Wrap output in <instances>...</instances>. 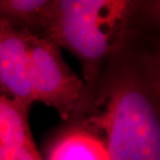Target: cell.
<instances>
[{"mask_svg":"<svg viewBox=\"0 0 160 160\" xmlns=\"http://www.w3.org/2000/svg\"><path fill=\"white\" fill-rule=\"evenodd\" d=\"M150 23L131 27L111 51L81 117L110 160H160V55Z\"/></svg>","mask_w":160,"mask_h":160,"instance_id":"obj_1","label":"cell"},{"mask_svg":"<svg viewBox=\"0 0 160 160\" xmlns=\"http://www.w3.org/2000/svg\"><path fill=\"white\" fill-rule=\"evenodd\" d=\"M27 33L0 21V92L29 109L33 100L29 82Z\"/></svg>","mask_w":160,"mask_h":160,"instance_id":"obj_4","label":"cell"},{"mask_svg":"<svg viewBox=\"0 0 160 160\" xmlns=\"http://www.w3.org/2000/svg\"><path fill=\"white\" fill-rule=\"evenodd\" d=\"M44 160H110L102 136L81 119L56 130L45 147Z\"/></svg>","mask_w":160,"mask_h":160,"instance_id":"obj_5","label":"cell"},{"mask_svg":"<svg viewBox=\"0 0 160 160\" xmlns=\"http://www.w3.org/2000/svg\"><path fill=\"white\" fill-rule=\"evenodd\" d=\"M158 8V1L55 0L43 37L79 60L86 92L77 118L91 104L105 63L118 42L134 25L157 20Z\"/></svg>","mask_w":160,"mask_h":160,"instance_id":"obj_2","label":"cell"},{"mask_svg":"<svg viewBox=\"0 0 160 160\" xmlns=\"http://www.w3.org/2000/svg\"><path fill=\"white\" fill-rule=\"evenodd\" d=\"M0 96H2V95H1V92H0Z\"/></svg>","mask_w":160,"mask_h":160,"instance_id":"obj_7","label":"cell"},{"mask_svg":"<svg viewBox=\"0 0 160 160\" xmlns=\"http://www.w3.org/2000/svg\"><path fill=\"white\" fill-rule=\"evenodd\" d=\"M55 0H0V21L16 29L43 37Z\"/></svg>","mask_w":160,"mask_h":160,"instance_id":"obj_6","label":"cell"},{"mask_svg":"<svg viewBox=\"0 0 160 160\" xmlns=\"http://www.w3.org/2000/svg\"><path fill=\"white\" fill-rule=\"evenodd\" d=\"M29 82L34 102L57 111L62 121L78 116L85 99V83L66 62L60 49L46 38L27 33Z\"/></svg>","mask_w":160,"mask_h":160,"instance_id":"obj_3","label":"cell"}]
</instances>
